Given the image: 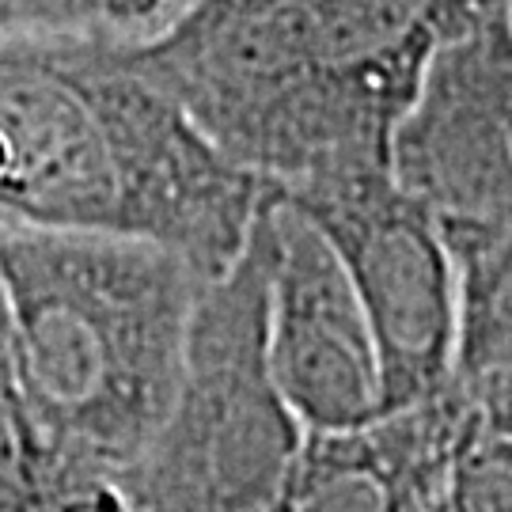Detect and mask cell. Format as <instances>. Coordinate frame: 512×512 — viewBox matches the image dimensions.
I'll return each instance as SVG.
<instances>
[{"label": "cell", "mask_w": 512, "mask_h": 512, "mask_svg": "<svg viewBox=\"0 0 512 512\" xmlns=\"http://www.w3.org/2000/svg\"><path fill=\"white\" fill-rule=\"evenodd\" d=\"M270 202L129 42H0V228L160 243L202 277L232 270Z\"/></svg>", "instance_id": "1"}, {"label": "cell", "mask_w": 512, "mask_h": 512, "mask_svg": "<svg viewBox=\"0 0 512 512\" xmlns=\"http://www.w3.org/2000/svg\"><path fill=\"white\" fill-rule=\"evenodd\" d=\"M209 277L114 232L0 228V308L54 448L114 482L160 437Z\"/></svg>", "instance_id": "2"}, {"label": "cell", "mask_w": 512, "mask_h": 512, "mask_svg": "<svg viewBox=\"0 0 512 512\" xmlns=\"http://www.w3.org/2000/svg\"><path fill=\"white\" fill-rule=\"evenodd\" d=\"M270 202L232 270L202 289L171 414L118 482L137 512H270L293 471L304 425L266 353Z\"/></svg>", "instance_id": "3"}, {"label": "cell", "mask_w": 512, "mask_h": 512, "mask_svg": "<svg viewBox=\"0 0 512 512\" xmlns=\"http://www.w3.org/2000/svg\"><path fill=\"white\" fill-rule=\"evenodd\" d=\"M330 239L380 357L384 414L456 384L459 274L437 217L395 175L281 194Z\"/></svg>", "instance_id": "4"}, {"label": "cell", "mask_w": 512, "mask_h": 512, "mask_svg": "<svg viewBox=\"0 0 512 512\" xmlns=\"http://www.w3.org/2000/svg\"><path fill=\"white\" fill-rule=\"evenodd\" d=\"M391 175L448 243L512 228V16L501 4L433 54L395 133Z\"/></svg>", "instance_id": "5"}, {"label": "cell", "mask_w": 512, "mask_h": 512, "mask_svg": "<svg viewBox=\"0 0 512 512\" xmlns=\"http://www.w3.org/2000/svg\"><path fill=\"white\" fill-rule=\"evenodd\" d=\"M266 353L304 433L361 429L384 414L380 357L365 308L330 239L274 190Z\"/></svg>", "instance_id": "6"}, {"label": "cell", "mask_w": 512, "mask_h": 512, "mask_svg": "<svg viewBox=\"0 0 512 512\" xmlns=\"http://www.w3.org/2000/svg\"><path fill=\"white\" fill-rule=\"evenodd\" d=\"M459 384L361 429L304 433L270 512H440L444 475L471 418Z\"/></svg>", "instance_id": "7"}, {"label": "cell", "mask_w": 512, "mask_h": 512, "mask_svg": "<svg viewBox=\"0 0 512 512\" xmlns=\"http://www.w3.org/2000/svg\"><path fill=\"white\" fill-rule=\"evenodd\" d=\"M459 274L456 384L475 380L512 346V228L448 243Z\"/></svg>", "instance_id": "8"}, {"label": "cell", "mask_w": 512, "mask_h": 512, "mask_svg": "<svg viewBox=\"0 0 512 512\" xmlns=\"http://www.w3.org/2000/svg\"><path fill=\"white\" fill-rule=\"evenodd\" d=\"M190 0H0V42L8 38H107L145 42Z\"/></svg>", "instance_id": "9"}, {"label": "cell", "mask_w": 512, "mask_h": 512, "mask_svg": "<svg viewBox=\"0 0 512 512\" xmlns=\"http://www.w3.org/2000/svg\"><path fill=\"white\" fill-rule=\"evenodd\" d=\"M440 512H512V433L478 406L448 463Z\"/></svg>", "instance_id": "10"}, {"label": "cell", "mask_w": 512, "mask_h": 512, "mask_svg": "<svg viewBox=\"0 0 512 512\" xmlns=\"http://www.w3.org/2000/svg\"><path fill=\"white\" fill-rule=\"evenodd\" d=\"M23 512H137L129 494L107 475L69 471L46 494H38Z\"/></svg>", "instance_id": "11"}, {"label": "cell", "mask_w": 512, "mask_h": 512, "mask_svg": "<svg viewBox=\"0 0 512 512\" xmlns=\"http://www.w3.org/2000/svg\"><path fill=\"white\" fill-rule=\"evenodd\" d=\"M475 406L494 421V425H501V429H509L512 433V391H497V395L475 399Z\"/></svg>", "instance_id": "12"}, {"label": "cell", "mask_w": 512, "mask_h": 512, "mask_svg": "<svg viewBox=\"0 0 512 512\" xmlns=\"http://www.w3.org/2000/svg\"><path fill=\"white\" fill-rule=\"evenodd\" d=\"M494 4H501V8H505V12L512 16V0H494Z\"/></svg>", "instance_id": "13"}]
</instances>
